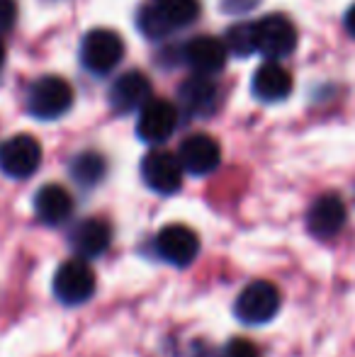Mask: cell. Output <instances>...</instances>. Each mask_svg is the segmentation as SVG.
<instances>
[{"mask_svg": "<svg viewBox=\"0 0 355 357\" xmlns=\"http://www.w3.org/2000/svg\"><path fill=\"white\" fill-rule=\"evenodd\" d=\"M346 224V204L338 195H322L307 212V226L317 238H331Z\"/></svg>", "mask_w": 355, "mask_h": 357, "instance_id": "cell-14", "label": "cell"}, {"mask_svg": "<svg viewBox=\"0 0 355 357\" xmlns=\"http://www.w3.org/2000/svg\"><path fill=\"white\" fill-rule=\"evenodd\" d=\"M292 93V75L278 61H266L253 73V95L263 102H280Z\"/></svg>", "mask_w": 355, "mask_h": 357, "instance_id": "cell-18", "label": "cell"}, {"mask_svg": "<svg viewBox=\"0 0 355 357\" xmlns=\"http://www.w3.org/2000/svg\"><path fill=\"white\" fill-rule=\"evenodd\" d=\"M95 287H98L95 273L83 258L66 260L54 275V296L66 306L86 304L95 294Z\"/></svg>", "mask_w": 355, "mask_h": 357, "instance_id": "cell-4", "label": "cell"}, {"mask_svg": "<svg viewBox=\"0 0 355 357\" xmlns=\"http://www.w3.org/2000/svg\"><path fill=\"white\" fill-rule=\"evenodd\" d=\"M199 15L197 0H149L139 13V29L149 39H166Z\"/></svg>", "mask_w": 355, "mask_h": 357, "instance_id": "cell-1", "label": "cell"}, {"mask_svg": "<svg viewBox=\"0 0 355 357\" xmlns=\"http://www.w3.org/2000/svg\"><path fill=\"white\" fill-rule=\"evenodd\" d=\"M178 158L185 173L190 175H209L222 163V149L207 134H192L178 149Z\"/></svg>", "mask_w": 355, "mask_h": 357, "instance_id": "cell-12", "label": "cell"}, {"mask_svg": "<svg viewBox=\"0 0 355 357\" xmlns=\"http://www.w3.org/2000/svg\"><path fill=\"white\" fill-rule=\"evenodd\" d=\"M3 66H5V44L0 42V71H3Z\"/></svg>", "mask_w": 355, "mask_h": 357, "instance_id": "cell-25", "label": "cell"}, {"mask_svg": "<svg viewBox=\"0 0 355 357\" xmlns=\"http://www.w3.org/2000/svg\"><path fill=\"white\" fill-rule=\"evenodd\" d=\"M124 56V42L112 29H90L81 42V61L90 73H109Z\"/></svg>", "mask_w": 355, "mask_h": 357, "instance_id": "cell-5", "label": "cell"}, {"mask_svg": "<svg viewBox=\"0 0 355 357\" xmlns=\"http://www.w3.org/2000/svg\"><path fill=\"white\" fill-rule=\"evenodd\" d=\"M112 243V229L105 219H86L73 229L71 245L81 258H98Z\"/></svg>", "mask_w": 355, "mask_h": 357, "instance_id": "cell-17", "label": "cell"}, {"mask_svg": "<svg viewBox=\"0 0 355 357\" xmlns=\"http://www.w3.org/2000/svg\"><path fill=\"white\" fill-rule=\"evenodd\" d=\"M195 357H222L217 353V350H209V348H197V353H195Z\"/></svg>", "mask_w": 355, "mask_h": 357, "instance_id": "cell-24", "label": "cell"}, {"mask_svg": "<svg viewBox=\"0 0 355 357\" xmlns=\"http://www.w3.org/2000/svg\"><path fill=\"white\" fill-rule=\"evenodd\" d=\"M178 105L192 117L212 112L217 105V85L212 83L209 75L195 73L178 88Z\"/></svg>", "mask_w": 355, "mask_h": 357, "instance_id": "cell-15", "label": "cell"}, {"mask_svg": "<svg viewBox=\"0 0 355 357\" xmlns=\"http://www.w3.org/2000/svg\"><path fill=\"white\" fill-rule=\"evenodd\" d=\"M151 80L142 71L122 73L109 85V105L114 112H139L151 100Z\"/></svg>", "mask_w": 355, "mask_h": 357, "instance_id": "cell-13", "label": "cell"}, {"mask_svg": "<svg viewBox=\"0 0 355 357\" xmlns=\"http://www.w3.org/2000/svg\"><path fill=\"white\" fill-rule=\"evenodd\" d=\"M222 357H261L258 348L246 338H234L227 343V348L222 350Z\"/></svg>", "mask_w": 355, "mask_h": 357, "instance_id": "cell-21", "label": "cell"}, {"mask_svg": "<svg viewBox=\"0 0 355 357\" xmlns=\"http://www.w3.org/2000/svg\"><path fill=\"white\" fill-rule=\"evenodd\" d=\"M153 248L161 260L176 268H188L199 253V238L192 229L183 224H168L166 229L158 231Z\"/></svg>", "mask_w": 355, "mask_h": 357, "instance_id": "cell-8", "label": "cell"}, {"mask_svg": "<svg viewBox=\"0 0 355 357\" xmlns=\"http://www.w3.org/2000/svg\"><path fill=\"white\" fill-rule=\"evenodd\" d=\"M73 105V88L59 75H44L34 80L27 93V109L32 117L52 122L66 114Z\"/></svg>", "mask_w": 355, "mask_h": 357, "instance_id": "cell-2", "label": "cell"}, {"mask_svg": "<svg viewBox=\"0 0 355 357\" xmlns=\"http://www.w3.org/2000/svg\"><path fill=\"white\" fill-rule=\"evenodd\" d=\"M17 20V5L15 0H0V32H8Z\"/></svg>", "mask_w": 355, "mask_h": 357, "instance_id": "cell-22", "label": "cell"}, {"mask_svg": "<svg viewBox=\"0 0 355 357\" xmlns=\"http://www.w3.org/2000/svg\"><path fill=\"white\" fill-rule=\"evenodd\" d=\"M71 178L76 180L81 188H95L100 180L105 178V170H107V163L100 153L95 151H86V153H78L76 158L71 160Z\"/></svg>", "mask_w": 355, "mask_h": 357, "instance_id": "cell-19", "label": "cell"}, {"mask_svg": "<svg viewBox=\"0 0 355 357\" xmlns=\"http://www.w3.org/2000/svg\"><path fill=\"white\" fill-rule=\"evenodd\" d=\"M42 163V146L29 134H15L0 146V170L8 178H29Z\"/></svg>", "mask_w": 355, "mask_h": 357, "instance_id": "cell-7", "label": "cell"}, {"mask_svg": "<svg viewBox=\"0 0 355 357\" xmlns=\"http://www.w3.org/2000/svg\"><path fill=\"white\" fill-rule=\"evenodd\" d=\"M183 165L180 158L168 151H149L142 160V178L146 188H151L158 195H173L183 185Z\"/></svg>", "mask_w": 355, "mask_h": 357, "instance_id": "cell-9", "label": "cell"}, {"mask_svg": "<svg viewBox=\"0 0 355 357\" xmlns=\"http://www.w3.org/2000/svg\"><path fill=\"white\" fill-rule=\"evenodd\" d=\"M34 212L47 226H59L73 214V197L61 185H44L34 195Z\"/></svg>", "mask_w": 355, "mask_h": 357, "instance_id": "cell-16", "label": "cell"}, {"mask_svg": "<svg viewBox=\"0 0 355 357\" xmlns=\"http://www.w3.org/2000/svg\"><path fill=\"white\" fill-rule=\"evenodd\" d=\"M178 127V109L168 100L151 98L139 109L137 134L146 144H163L173 137Z\"/></svg>", "mask_w": 355, "mask_h": 357, "instance_id": "cell-10", "label": "cell"}, {"mask_svg": "<svg viewBox=\"0 0 355 357\" xmlns=\"http://www.w3.org/2000/svg\"><path fill=\"white\" fill-rule=\"evenodd\" d=\"M256 47L270 61H280L297 47V29L285 15H266L256 22Z\"/></svg>", "mask_w": 355, "mask_h": 357, "instance_id": "cell-6", "label": "cell"}, {"mask_svg": "<svg viewBox=\"0 0 355 357\" xmlns=\"http://www.w3.org/2000/svg\"><path fill=\"white\" fill-rule=\"evenodd\" d=\"M280 311V291L275 284L266 280H256V282L246 284L241 294L236 296L234 304V314L241 324L246 326H263Z\"/></svg>", "mask_w": 355, "mask_h": 357, "instance_id": "cell-3", "label": "cell"}, {"mask_svg": "<svg viewBox=\"0 0 355 357\" xmlns=\"http://www.w3.org/2000/svg\"><path fill=\"white\" fill-rule=\"evenodd\" d=\"M183 61L199 75H212L219 73L227 63L229 49L222 39L212 37V34H199L185 42V47L180 49Z\"/></svg>", "mask_w": 355, "mask_h": 357, "instance_id": "cell-11", "label": "cell"}, {"mask_svg": "<svg viewBox=\"0 0 355 357\" xmlns=\"http://www.w3.org/2000/svg\"><path fill=\"white\" fill-rule=\"evenodd\" d=\"M224 44H227L229 54H236V56H248V54L258 52L256 22H239V24H234V27H229Z\"/></svg>", "mask_w": 355, "mask_h": 357, "instance_id": "cell-20", "label": "cell"}, {"mask_svg": "<svg viewBox=\"0 0 355 357\" xmlns=\"http://www.w3.org/2000/svg\"><path fill=\"white\" fill-rule=\"evenodd\" d=\"M346 32L355 39V3L348 8V13H346Z\"/></svg>", "mask_w": 355, "mask_h": 357, "instance_id": "cell-23", "label": "cell"}]
</instances>
